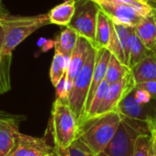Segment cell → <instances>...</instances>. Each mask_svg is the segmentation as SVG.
Returning <instances> with one entry per match:
<instances>
[{
    "label": "cell",
    "mask_w": 156,
    "mask_h": 156,
    "mask_svg": "<svg viewBox=\"0 0 156 156\" xmlns=\"http://www.w3.org/2000/svg\"><path fill=\"white\" fill-rule=\"evenodd\" d=\"M122 122V114L112 112L94 117L79 126V139L94 156L101 154L114 137Z\"/></svg>",
    "instance_id": "1"
},
{
    "label": "cell",
    "mask_w": 156,
    "mask_h": 156,
    "mask_svg": "<svg viewBox=\"0 0 156 156\" xmlns=\"http://www.w3.org/2000/svg\"><path fill=\"white\" fill-rule=\"evenodd\" d=\"M79 38V34L71 27H64V28L56 37L55 40V50L60 52L67 58H70L73 49L76 47Z\"/></svg>",
    "instance_id": "17"
},
{
    "label": "cell",
    "mask_w": 156,
    "mask_h": 156,
    "mask_svg": "<svg viewBox=\"0 0 156 156\" xmlns=\"http://www.w3.org/2000/svg\"><path fill=\"white\" fill-rule=\"evenodd\" d=\"M1 24L5 31V41L0 56V64L3 60H9L13 50L20 43L37 29L49 25L50 21L48 13L22 16H13L7 12L1 16Z\"/></svg>",
    "instance_id": "2"
},
{
    "label": "cell",
    "mask_w": 156,
    "mask_h": 156,
    "mask_svg": "<svg viewBox=\"0 0 156 156\" xmlns=\"http://www.w3.org/2000/svg\"><path fill=\"white\" fill-rule=\"evenodd\" d=\"M133 91L134 90L120 102L116 111L128 118L148 124L153 133L156 129V101L152 100L149 103L139 104L134 100Z\"/></svg>",
    "instance_id": "8"
},
{
    "label": "cell",
    "mask_w": 156,
    "mask_h": 156,
    "mask_svg": "<svg viewBox=\"0 0 156 156\" xmlns=\"http://www.w3.org/2000/svg\"><path fill=\"white\" fill-rule=\"evenodd\" d=\"M56 151H57V150H56ZM58 155H59V154H58ZM59 156H60V155H59Z\"/></svg>",
    "instance_id": "36"
},
{
    "label": "cell",
    "mask_w": 156,
    "mask_h": 156,
    "mask_svg": "<svg viewBox=\"0 0 156 156\" xmlns=\"http://www.w3.org/2000/svg\"><path fill=\"white\" fill-rule=\"evenodd\" d=\"M135 88L146 90L148 93H150V95L152 96V99L156 101V81L148 80V81L136 83Z\"/></svg>",
    "instance_id": "28"
},
{
    "label": "cell",
    "mask_w": 156,
    "mask_h": 156,
    "mask_svg": "<svg viewBox=\"0 0 156 156\" xmlns=\"http://www.w3.org/2000/svg\"><path fill=\"white\" fill-rule=\"evenodd\" d=\"M47 156H59L58 155V152L56 151V148H55V151L53 152V153H51L50 154H48V155Z\"/></svg>",
    "instance_id": "33"
},
{
    "label": "cell",
    "mask_w": 156,
    "mask_h": 156,
    "mask_svg": "<svg viewBox=\"0 0 156 156\" xmlns=\"http://www.w3.org/2000/svg\"><path fill=\"white\" fill-rule=\"evenodd\" d=\"M55 151L43 138L18 133L15 144L7 156H47Z\"/></svg>",
    "instance_id": "10"
},
{
    "label": "cell",
    "mask_w": 156,
    "mask_h": 156,
    "mask_svg": "<svg viewBox=\"0 0 156 156\" xmlns=\"http://www.w3.org/2000/svg\"><path fill=\"white\" fill-rule=\"evenodd\" d=\"M96 4L101 3H114L133 5L141 10L153 12L156 9V0H92Z\"/></svg>",
    "instance_id": "22"
},
{
    "label": "cell",
    "mask_w": 156,
    "mask_h": 156,
    "mask_svg": "<svg viewBox=\"0 0 156 156\" xmlns=\"http://www.w3.org/2000/svg\"><path fill=\"white\" fill-rule=\"evenodd\" d=\"M143 44L151 51H156V9L144 16L133 27Z\"/></svg>",
    "instance_id": "13"
},
{
    "label": "cell",
    "mask_w": 156,
    "mask_h": 156,
    "mask_svg": "<svg viewBox=\"0 0 156 156\" xmlns=\"http://www.w3.org/2000/svg\"><path fill=\"white\" fill-rule=\"evenodd\" d=\"M91 48H92V45L90 44L89 40H87L83 37L79 36L76 47L70 55L69 62V66H68V69L66 73L67 82H68V87H69V91L71 90L74 80L76 79V77L81 70L83 65L85 64Z\"/></svg>",
    "instance_id": "11"
},
{
    "label": "cell",
    "mask_w": 156,
    "mask_h": 156,
    "mask_svg": "<svg viewBox=\"0 0 156 156\" xmlns=\"http://www.w3.org/2000/svg\"><path fill=\"white\" fill-rule=\"evenodd\" d=\"M77 2L78 0H64L51 8L48 13L50 24L68 27L75 14Z\"/></svg>",
    "instance_id": "15"
},
{
    "label": "cell",
    "mask_w": 156,
    "mask_h": 156,
    "mask_svg": "<svg viewBox=\"0 0 156 156\" xmlns=\"http://www.w3.org/2000/svg\"><path fill=\"white\" fill-rule=\"evenodd\" d=\"M151 50H149L143 42L138 38L135 32H133L131 41L130 48V58H129V68L133 69L138 63H140L144 58L151 54Z\"/></svg>",
    "instance_id": "20"
},
{
    "label": "cell",
    "mask_w": 156,
    "mask_h": 156,
    "mask_svg": "<svg viewBox=\"0 0 156 156\" xmlns=\"http://www.w3.org/2000/svg\"><path fill=\"white\" fill-rule=\"evenodd\" d=\"M134 94V100L137 103L139 104H146L149 103L153 99L152 96L150 95V93H148L146 90H141V89H134L133 91Z\"/></svg>",
    "instance_id": "27"
},
{
    "label": "cell",
    "mask_w": 156,
    "mask_h": 156,
    "mask_svg": "<svg viewBox=\"0 0 156 156\" xmlns=\"http://www.w3.org/2000/svg\"><path fill=\"white\" fill-rule=\"evenodd\" d=\"M69 62V58L65 57L60 52L55 50V54L51 62L49 69V78L52 85L56 87L60 80L66 75L68 66Z\"/></svg>",
    "instance_id": "19"
},
{
    "label": "cell",
    "mask_w": 156,
    "mask_h": 156,
    "mask_svg": "<svg viewBox=\"0 0 156 156\" xmlns=\"http://www.w3.org/2000/svg\"><path fill=\"white\" fill-rule=\"evenodd\" d=\"M151 137H152V145L154 146V148L156 150V129L152 133Z\"/></svg>",
    "instance_id": "31"
},
{
    "label": "cell",
    "mask_w": 156,
    "mask_h": 156,
    "mask_svg": "<svg viewBox=\"0 0 156 156\" xmlns=\"http://www.w3.org/2000/svg\"><path fill=\"white\" fill-rule=\"evenodd\" d=\"M7 12L8 11L3 5L0 7V56H1V52H2L3 47H4V41H5V31H4L3 26L1 24V16Z\"/></svg>",
    "instance_id": "30"
},
{
    "label": "cell",
    "mask_w": 156,
    "mask_h": 156,
    "mask_svg": "<svg viewBox=\"0 0 156 156\" xmlns=\"http://www.w3.org/2000/svg\"><path fill=\"white\" fill-rule=\"evenodd\" d=\"M136 83L144 81H156V51H152L149 56L138 63L133 69Z\"/></svg>",
    "instance_id": "16"
},
{
    "label": "cell",
    "mask_w": 156,
    "mask_h": 156,
    "mask_svg": "<svg viewBox=\"0 0 156 156\" xmlns=\"http://www.w3.org/2000/svg\"><path fill=\"white\" fill-rule=\"evenodd\" d=\"M97 52L98 48L92 46L90 54L86 59V62L78 76L76 77V79L74 80L71 90L69 91L68 104L77 119L78 125L80 122L84 114L85 105L90 88L92 74L96 62Z\"/></svg>",
    "instance_id": "4"
},
{
    "label": "cell",
    "mask_w": 156,
    "mask_h": 156,
    "mask_svg": "<svg viewBox=\"0 0 156 156\" xmlns=\"http://www.w3.org/2000/svg\"><path fill=\"white\" fill-rule=\"evenodd\" d=\"M152 144V137L149 134H140L137 136L133 156H149L150 147Z\"/></svg>",
    "instance_id": "25"
},
{
    "label": "cell",
    "mask_w": 156,
    "mask_h": 156,
    "mask_svg": "<svg viewBox=\"0 0 156 156\" xmlns=\"http://www.w3.org/2000/svg\"><path fill=\"white\" fill-rule=\"evenodd\" d=\"M135 85L136 82L132 70H130L121 80L110 84L103 101L94 117H100L116 111L120 102L135 89Z\"/></svg>",
    "instance_id": "7"
},
{
    "label": "cell",
    "mask_w": 156,
    "mask_h": 156,
    "mask_svg": "<svg viewBox=\"0 0 156 156\" xmlns=\"http://www.w3.org/2000/svg\"><path fill=\"white\" fill-rule=\"evenodd\" d=\"M132 70L129 67L125 66L122 62H120L112 54L111 55L108 67H107V71L105 75V80L109 84L115 83L119 80H121L122 78L125 77V75Z\"/></svg>",
    "instance_id": "21"
},
{
    "label": "cell",
    "mask_w": 156,
    "mask_h": 156,
    "mask_svg": "<svg viewBox=\"0 0 156 156\" xmlns=\"http://www.w3.org/2000/svg\"><path fill=\"white\" fill-rule=\"evenodd\" d=\"M2 6V4H1V0H0V7Z\"/></svg>",
    "instance_id": "34"
},
{
    "label": "cell",
    "mask_w": 156,
    "mask_h": 156,
    "mask_svg": "<svg viewBox=\"0 0 156 156\" xmlns=\"http://www.w3.org/2000/svg\"><path fill=\"white\" fill-rule=\"evenodd\" d=\"M99 5L92 0H78L75 14L69 25L79 36L85 37L95 47V34Z\"/></svg>",
    "instance_id": "5"
},
{
    "label": "cell",
    "mask_w": 156,
    "mask_h": 156,
    "mask_svg": "<svg viewBox=\"0 0 156 156\" xmlns=\"http://www.w3.org/2000/svg\"><path fill=\"white\" fill-rule=\"evenodd\" d=\"M97 5L112 23L132 27H134L144 16L152 13L124 4L101 3Z\"/></svg>",
    "instance_id": "9"
},
{
    "label": "cell",
    "mask_w": 156,
    "mask_h": 156,
    "mask_svg": "<svg viewBox=\"0 0 156 156\" xmlns=\"http://www.w3.org/2000/svg\"><path fill=\"white\" fill-rule=\"evenodd\" d=\"M0 79H1V73H0Z\"/></svg>",
    "instance_id": "35"
},
{
    "label": "cell",
    "mask_w": 156,
    "mask_h": 156,
    "mask_svg": "<svg viewBox=\"0 0 156 156\" xmlns=\"http://www.w3.org/2000/svg\"><path fill=\"white\" fill-rule=\"evenodd\" d=\"M50 131L56 148L67 149L76 141L79 125L68 102L56 99L52 107Z\"/></svg>",
    "instance_id": "3"
},
{
    "label": "cell",
    "mask_w": 156,
    "mask_h": 156,
    "mask_svg": "<svg viewBox=\"0 0 156 156\" xmlns=\"http://www.w3.org/2000/svg\"><path fill=\"white\" fill-rule=\"evenodd\" d=\"M19 133L18 125L13 119H0V156H7Z\"/></svg>",
    "instance_id": "14"
},
{
    "label": "cell",
    "mask_w": 156,
    "mask_h": 156,
    "mask_svg": "<svg viewBox=\"0 0 156 156\" xmlns=\"http://www.w3.org/2000/svg\"><path fill=\"white\" fill-rule=\"evenodd\" d=\"M100 7V6H99ZM111 37V20L100 8L97 17L96 34H95V48H107Z\"/></svg>",
    "instance_id": "18"
},
{
    "label": "cell",
    "mask_w": 156,
    "mask_h": 156,
    "mask_svg": "<svg viewBox=\"0 0 156 156\" xmlns=\"http://www.w3.org/2000/svg\"><path fill=\"white\" fill-rule=\"evenodd\" d=\"M37 46L41 48V51L47 52L50 48H55V40L47 39V38H39L37 41Z\"/></svg>",
    "instance_id": "29"
},
{
    "label": "cell",
    "mask_w": 156,
    "mask_h": 156,
    "mask_svg": "<svg viewBox=\"0 0 156 156\" xmlns=\"http://www.w3.org/2000/svg\"><path fill=\"white\" fill-rule=\"evenodd\" d=\"M55 88H56L57 99L60 100L62 101L68 102V99H69V87H68L66 75L60 80V81L58 83V85Z\"/></svg>",
    "instance_id": "26"
},
{
    "label": "cell",
    "mask_w": 156,
    "mask_h": 156,
    "mask_svg": "<svg viewBox=\"0 0 156 156\" xmlns=\"http://www.w3.org/2000/svg\"><path fill=\"white\" fill-rule=\"evenodd\" d=\"M149 156H156V150L154 148V146L152 145V144H151V147H150Z\"/></svg>",
    "instance_id": "32"
},
{
    "label": "cell",
    "mask_w": 156,
    "mask_h": 156,
    "mask_svg": "<svg viewBox=\"0 0 156 156\" xmlns=\"http://www.w3.org/2000/svg\"><path fill=\"white\" fill-rule=\"evenodd\" d=\"M56 150L60 156H94L79 139H76V141L67 149L56 148Z\"/></svg>",
    "instance_id": "24"
},
{
    "label": "cell",
    "mask_w": 156,
    "mask_h": 156,
    "mask_svg": "<svg viewBox=\"0 0 156 156\" xmlns=\"http://www.w3.org/2000/svg\"><path fill=\"white\" fill-rule=\"evenodd\" d=\"M140 132L132 121L122 114V122L110 144L96 156H133L135 140Z\"/></svg>",
    "instance_id": "6"
},
{
    "label": "cell",
    "mask_w": 156,
    "mask_h": 156,
    "mask_svg": "<svg viewBox=\"0 0 156 156\" xmlns=\"http://www.w3.org/2000/svg\"><path fill=\"white\" fill-rule=\"evenodd\" d=\"M111 55H112V53L107 48L98 49L96 62H95L94 70H93V74H92V80H91V83H90V88L89 90V94H88V98H87V101H86V105H85L84 114L88 111V109L90 105V102H91L98 88L100 87L101 82L105 80V75H106L107 67H108V63H109ZM84 114H83V116H84Z\"/></svg>",
    "instance_id": "12"
},
{
    "label": "cell",
    "mask_w": 156,
    "mask_h": 156,
    "mask_svg": "<svg viewBox=\"0 0 156 156\" xmlns=\"http://www.w3.org/2000/svg\"><path fill=\"white\" fill-rule=\"evenodd\" d=\"M107 49L122 64H124L125 66H127L126 63V59H125V56H124V52L122 47V44L119 40V37L115 32V29L113 27V24L111 21V37H110V41H109V45L107 47ZM128 67V66H127Z\"/></svg>",
    "instance_id": "23"
}]
</instances>
